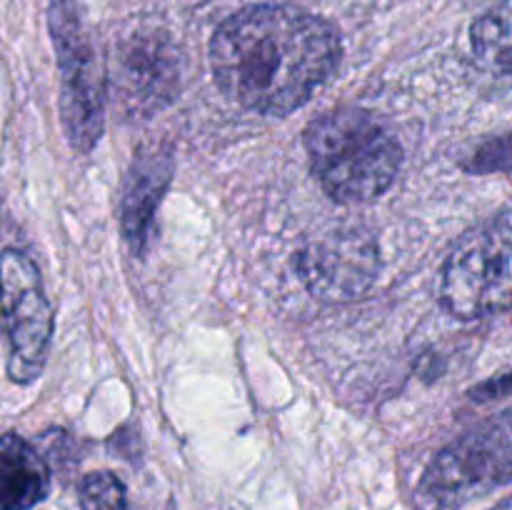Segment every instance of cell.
<instances>
[{
  "instance_id": "14",
  "label": "cell",
  "mask_w": 512,
  "mask_h": 510,
  "mask_svg": "<svg viewBox=\"0 0 512 510\" xmlns=\"http://www.w3.org/2000/svg\"><path fill=\"white\" fill-rule=\"evenodd\" d=\"M490 510H512V498L503 500V503H498L495 508H490Z\"/></svg>"
},
{
  "instance_id": "13",
  "label": "cell",
  "mask_w": 512,
  "mask_h": 510,
  "mask_svg": "<svg viewBox=\"0 0 512 510\" xmlns=\"http://www.w3.org/2000/svg\"><path fill=\"white\" fill-rule=\"evenodd\" d=\"M465 168L473 173H512V133L480 145Z\"/></svg>"
},
{
  "instance_id": "6",
  "label": "cell",
  "mask_w": 512,
  "mask_h": 510,
  "mask_svg": "<svg viewBox=\"0 0 512 510\" xmlns=\"http://www.w3.org/2000/svg\"><path fill=\"white\" fill-rule=\"evenodd\" d=\"M512 480V410L485 420L440 450L423 475V493L463 500Z\"/></svg>"
},
{
  "instance_id": "8",
  "label": "cell",
  "mask_w": 512,
  "mask_h": 510,
  "mask_svg": "<svg viewBox=\"0 0 512 510\" xmlns=\"http://www.w3.org/2000/svg\"><path fill=\"white\" fill-rule=\"evenodd\" d=\"M295 265L315 298L345 303L373 288L380 270L378 243L363 228H333L310 238Z\"/></svg>"
},
{
  "instance_id": "7",
  "label": "cell",
  "mask_w": 512,
  "mask_h": 510,
  "mask_svg": "<svg viewBox=\"0 0 512 510\" xmlns=\"http://www.w3.org/2000/svg\"><path fill=\"white\" fill-rule=\"evenodd\" d=\"M113 90L120 110L150 118L180 90V53L158 25H135L115 43Z\"/></svg>"
},
{
  "instance_id": "2",
  "label": "cell",
  "mask_w": 512,
  "mask_h": 510,
  "mask_svg": "<svg viewBox=\"0 0 512 510\" xmlns=\"http://www.w3.org/2000/svg\"><path fill=\"white\" fill-rule=\"evenodd\" d=\"M305 153L320 188L338 203H368L393 185L400 145L373 113L335 108L305 128Z\"/></svg>"
},
{
  "instance_id": "1",
  "label": "cell",
  "mask_w": 512,
  "mask_h": 510,
  "mask_svg": "<svg viewBox=\"0 0 512 510\" xmlns=\"http://www.w3.org/2000/svg\"><path fill=\"white\" fill-rule=\"evenodd\" d=\"M340 50L328 20L293 5H250L215 30L210 68L218 88L238 105L288 115L335 73Z\"/></svg>"
},
{
  "instance_id": "3",
  "label": "cell",
  "mask_w": 512,
  "mask_h": 510,
  "mask_svg": "<svg viewBox=\"0 0 512 510\" xmlns=\"http://www.w3.org/2000/svg\"><path fill=\"white\" fill-rule=\"evenodd\" d=\"M440 300L463 320L512 308V210L463 235L445 260Z\"/></svg>"
},
{
  "instance_id": "9",
  "label": "cell",
  "mask_w": 512,
  "mask_h": 510,
  "mask_svg": "<svg viewBox=\"0 0 512 510\" xmlns=\"http://www.w3.org/2000/svg\"><path fill=\"white\" fill-rule=\"evenodd\" d=\"M170 173H173V158L170 150L160 145H150L135 153L133 165H130L128 180L123 190V233L133 250L145 248V240L150 238V225H153L155 208L165 193Z\"/></svg>"
},
{
  "instance_id": "11",
  "label": "cell",
  "mask_w": 512,
  "mask_h": 510,
  "mask_svg": "<svg viewBox=\"0 0 512 510\" xmlns=\"http://www.w3.org/2000/svg\"><path fill=\"white\" fill-rule=\"evenodd\" d=\"M470 48L485 73L512 80V0H503L475 20Z\"/></svg>"
},
{
  "instance_id": "5",
  "label": "cell",
  "mask_w": 512,
  "mask_h": 510,
  "mask_svg": "<svg viewBox=\"0 0 512 510\" xmlns=\"http://www.w3.org/2000/svg\"><path fill=\"white\" fill-rule=\"evenodd\" d=\"M0 328L8 345V375L15 383L38 378L48 358L53 310L38 268L23 250L0 253Z\"/></svg>"
},
{
  "instance_id": "4",
  "label": "cell",
  "mask_w": 512,
  "mask_h": 510,
  "mask_svg": "<svg viewBox=\"0 0 512 510\" xmlns=\"http://www.w3.org/2000/svg\"><path fill=\"white\" fill-rule=\"evenodd\" d=\"M48 28L60 70V120L75 153H90L103 135L105 75L75 0H50Z\"/></svg>"
},
{
  "instance_id": "12",
  "label": "cell",
  "mask_w": 512,
  "mask_h": 510,
  "mask_svg": "<svg viewBox=\"0 0 512 510\" xmlns=\"http://www.w3.org/2000/svg\"><path fill=\"white\" fill-rule=\"evenodd\" d=\"M83 510H128V493L123 480L110 470H93L78 485Z\"/></svg>"
},
{
  "instance_id": "10",
  "label": "cell",
  "mask_w": 512,
  "mask_h": 510,
  "mask_svg": "<svg viewBox=\"0 0 512 510\" xmlns=\"http://www.w3.org/2000/svg\"><path fill=\"white\" fill-rule=\"evenodd\" d=\"M50 493V470L15 433L0 435V510H30Z\"/></svg>"
}]
</instances>
